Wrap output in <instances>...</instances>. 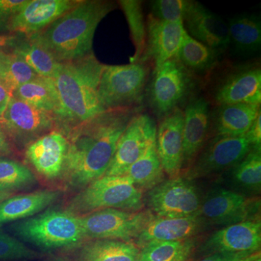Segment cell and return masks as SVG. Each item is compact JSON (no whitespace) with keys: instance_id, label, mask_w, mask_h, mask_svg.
<instances>
[{"instance_id":"cell-43","label":"cell","mask_w":261,"mask_h":261,"mask_svg":"<svg viewBox=\"0 0 261 261\" xmlns=\"http://www.w3.org/2000/svg\"><path fill=\"white\" fill-rule=\"evenodd\" d=\"M195 248V241L193 238L190 239L187 242L186 246L183 249V250L180 252L179 255L175 258L173 261H189L190 257L193 253Z\"/></svg>"},{"instance_id":"cell-46","label":"cell","mask_w":261,"mask_h":261,"mask_svg":"<svg viewBox=\"0 0 261 261\" xmlns=\"http://www.w3.org/2000/svg\"><path fill=\"white\" fill-rule=\"evenodd\" d=\"M14 195L15 192L7 191V190L0 189V203H1L3 201L6 200L8 197H11V196Z\"/></svg>"},{"instance_id":"cell-21","label":"cell","mask_w":261,"mask_h":261,"mask_svg":"<svg viewBox=\"0 0 261 261\" xmlns=\"http://www.w3.org/2000/svg\"><path fill=\"white\" fill-rule=\"evenodd\" d=\"M214 100L217 106L238 103L260 105V67H243L228 73L216 87Z\"/></svg>"},{"instance_id":"cell-6","label":"cell","mask_w":261,"mask_h":261,"mask_svg":"<svg viewBox=\"0 0 261 261\" xmlns=\"http://www.w3.org/2000/svg\"><path fill=\"white\" fill-rule=\"evenodd\" d=\"M148 75L149 68L142 62L105 65L98 87V96L105 111L132 108L140 102Z\"/></svg>"},{"instance_id":"cell-14","label":"cell","mask_w":261,"mask_h":261,"mask_svg":"<svg viewBox=\"0 0 261 261\" xmlns=\"http://www.w3.org/2000/svg\"><path fill=\"white\" fill-rule=\"evenodd\" d=\"M261 221L258 216L224 226L215 231L198 250L201 256L214 253L260 252Z\"/></svg>"},{"instance_id":"cell-28","label":"cell","mask_w":261,"mask_h":261,"mask_svg":"<svg viewBox=\"0 0 261 261\" xmlns=\"http://www.w3.org/2000/svg\"><path fill=\"white\" fill-rule=\"evenodd\" d=\"M221 53L193 39L185 31L178 59L193 74H204L214 68Z\"/></svg>"},{"instance_id":"cell-35","label":"cell","mask_w":261,"mask_h":261,"mask_svg":"<svg viewBox=\"0 0 261 261\" xmlns=\"http://www.w3.org/2000/svg\"><path fill=\"white\" fill-rule=\"evenodd\" d=\"M40 257L19 239L0 229V261L32 260Z\"/></svg>"},{"instance_id":"cell-13","label":"cell","mask_w":261,"mask_h":261,"mask_svg":"<svg viewBox=\"0 0 261 261\" xmlns=\"http://www.w3.org/2000/svg\"><path fill=\"white\" fill-rule=\"evenodd\" d=\"M252 149L245 135L216 136L187 171L185 177L192 181L233 168Z\"/></svg>"},{"instance_id":"cell-38","label":"cell","mask_w":261,"mask_h":261,"mask_svg":"<svg viewBox=\"0 0 261 261\" xmlns=\"http://www.w3.org/2000/svg\"><path fill=\"white\" fill-rule=\"evenodd\" d=\"M27 0H0V34H8L12 18Z\"/></svg>"},{"instance_id":"cell-20","label":"cell","mask_w":261,"mask_h":261,"mask_svg":"<svg viewBox=\"0 0 261 261\" xmlns=\"http://www.w3.org/2000/svg\"><path fill=\"white\" fill-rule=\"evenodd\" d=\"M210 226L199 215L186 217L163 218L152 215L135 240L140 248L154 242L185 241Z\"/></svg>"},{"instance_id":"cell-1","label":"cell","mask_w":261,"mask_h":261,"mask_svg":"<svg viewBox=\"0 0 261 261\" xmlns=\"http://www.w3.org/2000/svg\"><path fill=\"white\" fill-rule=\"evenodd\" d=\"M136 113L132 108L106 111L70 132L61 177L66 188L80 191L106 174L118 141Z\"/></svg>"},{"instance_id":"cell-3","label":"cell","mask_w":261,"mask_h":261,"mask_svg":"<svg viewBox=\"0 0 261 261\" xmlns=\"http://www.w3.org/2000/svg\"><path fill=\"white\" fill-rule=\"evenodd\" d=\"M115 8L112 2L80 1L47 28L28 38L49 51L58 63L81 59L93 53L96 29Z\"/></svg>"},{"instance_id":"cell-27","label":"cell","mask_w":261,"mask_h":261,"mask_svg":"<svg viewBox=\"0 0 261 261\" xmlns=\"http://www.w3.org/2000/svg\"><path fill=\"white\" fill-rule=\"evenodd\" d=\"M229 46L240 56H252L260 50L261 20L255 14H240L230 18L227 23Z\"/></svg>"},{"instance_id":"cell-25","label":"cell","mask_w":261,"mask_h":261,"mask_svg":"<svg viewBox=\"0 0 261 261\" xmlns=\"http://www.w3.org/2000/svg\"><path fill=\"white\" fill-rule=\"evenodd\" d=\"M260 106L247 103L218 106L211 112V121L214 122L217 135H245L260 114Z\"/></svg>"},{"instance_id":"cell-32","label":"cell","mask_w":261,"mask_h":261,"mask_svg":"<svg viewBox=\"0 0 261 261\" xmlns=\"http://www.w3.org/2000/svg\"><path fill=\"white\" fill-rule=\"evenodd\" d=\"M37 183L35 174L28 166L0 155V189L15 193L33 188Z\"/></svg>"},{"instance_id":"cell-41","label":"cell","mask_w":261,"mask_h":261,"mask_svg":"<svg viewBox=\"0 0 261 261\" xmlns=\"http://www.w3.org/2000/svg\"><path fill=\"white\" fill-rule=\"evenodd\" d=\"M24 37L21 34H0V53H12Z\"/></svg>"},{"instance_id":"cell-4","label":"cell","mask_w":261,"mask_h":261,"mask_svg":"<svg viewBox=\"0 0 261 261\" xmlns=\"http://www.w3.org/2000/svg\"><path fill=\"white\" fill-rule=\"evenodd\" d=\"M20 240L46 252L71 250L85 241L80 216L65 209H46L9 227Z\"/></svg>"},{"instance_id":"cell-5","label":"cell","mask_w":261,"mask_h":261,"mask_svg":"<svg viewBox=\"0 0 261 261\" xmlns=\"http://www.w3.org/2000/svg\"><path fill=\"white\" fill-rule=\"evenodd\" d=\"M143 194L126 175L103 176L77 192L65 210L84 216L103 209L137 212L143 207Z\"/></svg>"},{"instance_id":"cell-18","label":"cell","mask_w":261,"mask_h":261,"mask_svg":"<svg viewBox=\"0 0 261 261\" xmlns=\"http://www.w3.org/2000/svg\"><path fill=\"white\" fill-rule=\"evenodd\" d=\"M183 24L190 37L220 53L229 47L227 23L200 3L189 2Z\"/></svg>"},{"instance_id":"cell-40","label":"cell","mask_w":261,"mask_h":261,"mask_svg":"<svg viewBox=\"0 0 261 261\" xmlns=\"http://www.w3.org/2000/svg\"><path fill=\"white\" fill-rule=\"evenodd\" d=\"M245 135L252 148L261 149V113Z\"/></svg>"},{"instance_id":"cell-42","label":"cell","mask_w":261,"mask_h":261,"mask_svg":"<svg viewBox=\"0 0 261 261\" xmlns=\"http://www.w3.org/2000/svg\"><path fill=\"white\" fill-rule=\"evenodd\" d=\"M13 147L0 127V155L8 157L13 155Z\"/></svg>"},{"instance_id":"cell-8","label":"cell","mask_w":261,"mask_h":261,"mask_svg":"<svg viewBox=\"0 0 261 261\" xmlns=\"http://www.w3.org/2000/svg\"><path fill=\"white\" fill-rule=\"evenodd\" d=\"M0 127L12 146L22 150L56 129V125L49 113L12 96L0 116Z\"/></svg>"},{"instance_id":"cell-37","label":"cell","mask_w":261,"mask_h":261,"mask_svg":"<svg viewBox=\"0 0 261 261\" xmlns=\"http://www.w3.org/2000/svg\"><path fill=\"white\" fill-rule=\"evenodd\" d=\"M188 0H155L150 3V15L162 21L183 22Z\"/></svg>"},{"instance_id":"cell-29","label":"cell","mask_w":261,"mask_h":261,"mask_svg":"<svg viewBox=\"0 0 261 261\" xmlns=\"http://www.w3.org/2000/svg\"><path fill=\"white\" fill-rule=\"evenodd\" d=\"M141 190H150L165 180L164 170L156 151L155 142L125 173Z\"/></svg>"},{"instance_id":"cell-10","label":"cell","mask_w":261,"mask_h":261,"mask_svg":"<svg viewBox=\"0 0 261 261\" xmlns=\"http://www.w3.org/2000/svg\"><path fill=\"white\" fill-rule=\"evenodd\" d=\"M147 203L154 216L163 218L186 217L200 210V193L186 178H169L149 190Z\"/></svg>"},{"instance_id":"cell-45","label":"cell","mask_w":261,"mask_h":261,"mask_svg":"<svg viewBox=\"0 0 261 261\" xmlns=\"http://www.w3.org/2000/svg\"><path fill=\"white\" fill-rule=\"evenodd\" d=\"M7 54L8 53H0V84H1L2 76H3V69H4Z\"/></svg>"},{"instance_id":"cell-39","label":"cell","mask_w":261,"mask_h":261,"mask_svg":"<svg viewBox=\"0 0 261 261\" xmlns=\"http://www.w3.org/2000/svg\"><path fill=\"white\" fill-rule=\"evenodd\" d=\"M260 252L255 253H214L197 261H253L260 258Z\"/></svg>"},{"instance_id":"cell-7","label":"cell","mask_w":261,"mask_h":261,"mask_svg":"<svg viewBox=\"0 0 261 261\" xmlns=\"http://www.w3.org/2000/svg\"><path fill=\"white\" fill-rule=\"evenodd\" d=\"M153 73L149 104L154 114L163 118L188 100L195 89V78L178 58L165 62Z\"/></svg>"},{"instance_id":"cell-48","label":"cell","mask_w":261,"mask_h":261,"mask_svg":"<svg viewBox=\"0 0 261 261\" xmlns=\"http://www.w3.org/2000/svg\"><path fill=\"white\" fill-rule=\"evenodd\" d=\"M253 261H261L260 257V258H257V259H256V260H253Z\"/></svg>"},{"instance_id":"cell-34","label":"cell","mask_w":261,"mask_h":261,"mask_svg":"<svg viewBox=\"0 0 261 261\" xmlns=\"http://www.w3.org/2000/svg\"><path fill=\"white\" fill-rule=\"evenodd\" d=\"M39 75L31 68L21 57L15 53L7 54L1 84L13 94L24 84L37 79Z\"/></svg>"},{"instance_id":"cell-44","label":"cell","mask_w":261,"mask_h":261,"mask_svg":"<svg viewBox=\"0 0 261 261\" xmlns=\"http://www.w3.org/2000/svg\"><path fill=\"white\" fill-rule=\"evenodd\" d=\"M11 97L12 94L4 85L0 84V116L4 112Z\"/></svg>"},{"instance_id":"cell-33","label":"cell","mask_w":261,"mask_h":261,"mask_svg":"<svg viewBox=\"0 0 261 261\" xmlns=\"http://www.w3.org/2000/svg\"><path fill=\"white\" fill-rule=\"evenodd\" d=\"M234 181L246 190H260L261 185V149L252 148L233 168Z\"/></svg>"},{"instance_id":"cell-24","label":"cell","mask_w":261,"mask_h":261,"mask_svg":"<svg viewBox=\"0 0 261 261\" xmlns=\"http://www.w3.org/2000/svg\"><path fill=\"white\" fill-rule=\"evenodd\" d=\"M71 250L72 261H139L140 253L134 242L111 239L85 240Z\"/></svg>"},{"instance_id":"cell-31","label":"cell","mask_w":261,"mask_h":261,"mask_svg":"<svg viewBox=\"0 0 261 261\" xmlns=\"http://www.w3.org/2000/svg\"><path fill=\"white\" fill-rule=\"evenodd\" d=\"M128 22L130 37L135 47L130 63H138L145 51L147 42V22L144 16L142 2L138 0H121L118 2Z\"/></svg>"},{"instance_id":"cell-17","label":"cell","mask_w":261,"mask_h":261,"mask_svg":"<svg viewBox=\"0 0 261 261\" xmlns=\"http://www.w3.org/2000/svg\"><path fill=\"white\" fill-rule=\"evenodd\" d=\"M184 120V111L178 108L161 118L157 126L156 151L163 170L170 178L179 176L183 168Z\"/></svg>"},{"instance_id":"cell-11","label":"cell","mask_w":261,"mask_h":261,"mask_svg":"<svg viewBox=\"0 0 261 261\" xmlns=\"http://www.w3.org/2000/svg\"><path fill=\"white\" fill-rule=\"evenodd\" d=\"M260 202L239 192L216 189L211 190L201 202L197 215L209 226H224L258 216Z\"/></svg>"},{"instance_id":"cell-26","label":"cell","mask_w":261,"mask_h":261,"mask_svg":"<svg viewBox=\"0 0 261 261\" xmlns=\"http://www.w3.org/2000/svg\"><path fill=\"white\" fill-rule=\"evenodd\" d=\"M12 96L49 113L56 120V125L61 118V102L51 79L38 76L18 87Z\"/></svg>"},{"instance_id":"cell-30","label":"cell","mask_w":261,"mask_h":261,"mask_svg":"<svg viewBox=\"0 0 261 261\" xmlns=\"http://www.w3.org/2000/svg\"><path fill=\"white\" fill-rule=\"evenodd\" d=\"M23 58L38 75L53 79L56 74L61 63L44 48L25 37L12 51Z\"/></svg>"},{"instance_id":"cell-22","label":"cell","mask_w":261,"mask_h":261,"mask_svg":"<svg viewBox=\"0 0 261 261\" xmlns=\"http://www.w3.org/2000/svg\"><path fill=\"white\" fill-rule=\"evenodd\" d=\"M183 166L195 162L203 147L211 123L209 103L204 97L192 98L184 110Z\"/></svg>"},{"instance_id":"cell-15","label":"cell","mask_w":261,"mask_h":261,"mask_svg":"<svg viewBox=\"0 0 261 261\" xmlns=\"http://www.w3.org/2000/svg\"><path fill=\"white\" fill-rule=\"evenodd\" d=\"M68 149V138L55 129L25 149L27 162L44 179H61Z\"/></svg>"},{"instance_id":"cell-47","label":"cell","mask_w":261,"mask_h":261,"mask_svg":"<svg viewBox=\"0 0 261 261\" xmlns=\"http://www.w3.org/2000/svg\"><path fill=\"white\" fill-rule=\"evenodd\" d=\"M51 261H72L68 257L61 256V255H57V256H53L51 257Z\"/></svg>"},{"instance_id":"cell-12","label":"cell","mask_w":261,"mask_h":261,"mask_svg":"<svg viewBox=\"0 0 261 261\" xmlns=\"http://www.w3.org/2000/svg\"><path fill=\"white\" fill-rule=\"evenodd\" d=\"M157 124L146 113H136L117 143L114 155L104 176H122L155 142Z\"/></svg>"},{"instance_id":"cell-2","label":"cell","mask_w":261,"mask_h":261,"mask_svg":"<svg viewBox=\"0 0 261 261\" xmlns=\"http://www.w3.org/2000/svg\"><path fill=\"white\" fill-rule=\"evenodd\" d=\"M105 65L92 53L81 59L61 63L51 79L62 110L56 129L65 137L77 126L106 112L98 96Z\"/></svg>"},{"instance_id":"cell-36","label":"cell","mask_w":261,"mask_h":261,"mask_svg":"<svg viewBox=\"0 0 261 261\" xmlns=\"http://www.w3.org/2000/svg\"><path fill=\"white\" fill-rule=\"evenodd\" d=\"M188 240L147 244L140 248L139 261H173L186 246Z\"/></svg>"},{"instance_id":"cell-19","label":"cell","mask_w":261,"mask_h":261,"mask_svg":"<svg viewBox=\"0 0 261 261\" xmlns=\"http://www.w3.org/2000/svg\"><path fill=\"white\" fill-rule=\"evenodd\" d=\"M185 33L183 22L162 21L149 15L145 51L140 62L151 60L155 70L165 62L178 58Z\"/></svg>"},{"instance_id":"cell-23","label":"cell","mask_w":261,"mask_h":261,"mask_svg":"<svg viewBox=\"0 0 261 261\" xmlns=\"http://www.w3.org/2000/svg\"><path fill=\"white\" fill-rule=\"evenodd\" d=\"M61 196L60 190L48 189L11 196L0 203V225L32 217L53 205Z\"/></svg>"},{"instance_id":"cell-16","label":"cell","mask_w":261,"mask_h":261,"mask_svg":"<svg viewBox=\"0 0 261 261\" xmlns=\"http://www.w3.org/2000/svg\"><path fill=\"white\" fill-rule=\"evenodd\" d=\"M79 0H27L10 22V34L29 37L48 25L79 4Z\"/></svg>"},{"instance_id":"cell-9","label":"cell","mask_w":261,"mask_h":261,"mask_svg":"<svg viewBox=\"0 0 261 261\" xmlns=\"http://www.w3.org/2000/svg\"><path fill=\"white\" fill-rule=\"evenodd\" d=\"M152 215L118 209H103L80 216L85 240L111 239L135 241Z\"/></svg>"}]
</instances>
